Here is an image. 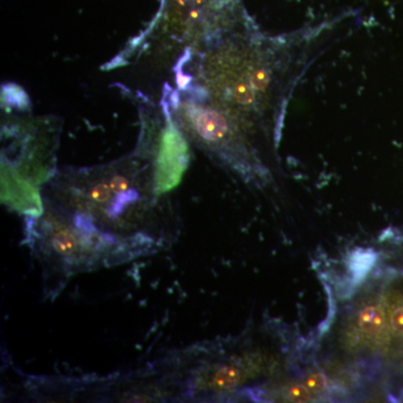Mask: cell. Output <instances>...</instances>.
<instances>
[{
  "label": "cell",
  "mask_w": 403,
  "mask_h": 403,
  "mask_svg": "<svg viewBox=\"0 0 403 403\" xmlns=\"http://www.w3.org/2000/svg\"><path fill=\"white\" fill-rule=\"evenodd\" d=\"M285 393H286V398L294 402H310L312 401V399H316L314 394L305 387L302 381L287 385Z\"/></svg>",
  "instance_id": "4"
},
{
  "label": "cell",
  "mask_w": 403,
  "mask_h": 403,
  "mask_svg": "<svg viewBox=\"0 0 403 403\" xmlns=\"http://www.w3.org/2000/svg\"><path fill=\"white\" fill-rule=\"evenodd\" d=\"M397 238H398V239H397L396 245L399 248V262H400V268H399V270L403 271V235H399V237Z\"/></svg>",
  "instance_id": "5"
},
{
  "label": "cell",
  "mask_w": 403,
  "mask_h": 403,
  "mask_svg": "<svg viewBox=\"0 0 403 403\" xmlns=\"http://www.w3.org/2000/svg\"><path fill=\"white\" fill-rule=\"evenodd\" d=\"M302 382L316 399H318V397L324 396L330 390L327 377L318 369H310L308 372H305Z\"/></svg>",
  "instance_id": "3"
},
{
  "label": "cell",
  "mask_w": 403,
  "mask_h": 403,
  "mask_svg": "<svg viewBox=\"0 0 403 403\" xmlns=\"http://www.w3.org/2000/svg\"><path fill=\"white\" fill-rule=\"evenodd\" d=\"M190 151L182 133L168 120V125L161 137L156 161L155 192L156 194L172 190L180 184L188 168Z\"/></svg>",
  "instance_id": "2"
},
{
  "label": "cell",
  "mask_w": 403,
  "mask_h": 403,
  "mask_svg": "<svg viewBox=\"0 0 403 403\" xmlns=\"http://www.w3.org/2000/svg\"><path fill=\"white\" fill-rule=\"evenodd\" d=\"M337 344L369 377L384 382L390 398L403 399V271L377 272L374 288L355 306Z\"/></svg>",
  "instance_id": "1"
}]
</instances>
